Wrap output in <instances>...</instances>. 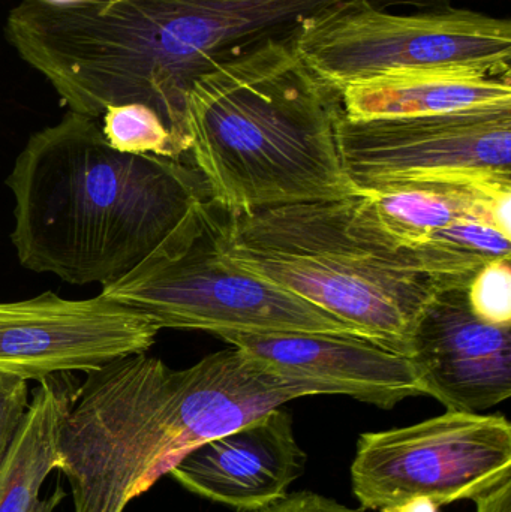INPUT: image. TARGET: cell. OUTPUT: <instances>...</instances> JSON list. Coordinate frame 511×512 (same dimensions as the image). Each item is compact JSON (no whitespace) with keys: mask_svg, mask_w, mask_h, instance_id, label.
<instances>
[{"mask_svg":"<svg viewBox=\"0 0 511 512\" xmlns=\"http://www.w3.org/2000/svg\"><path fill=\"white\" fill-rule=\"evenodd\" d=\"M444 0H23L6 20L18 56L69 111L101 120L108 107L152 108L189 152L186 98L195 81L312 21L360 6L437 9Z\"/></svg>","mask_w":511,"mask_h":512,"instance_id":"obj_1","label":"cell"},{"mask_svg":"<svg viewBox=\"0 0 511 512\" xmlns=\"http://www.w3.org/2000/svg\"><path fill=\"white\" fill-rule=\"evenodd\" d=\"M6 185L20 264L102 288L134 270L210 200L195 168L117 152L99 120L74 111L29 138Z\"/></svg>","mask_w":511,"mask_h":512,"instance_id":"obj_2","label":"cell"},{"mask_svg":"<svg viewBox=\"0 0 511 512\" xmlns=\"http://www.w3.org/2000/svg\"><path fill=\"white\" fill-rule=\"evenodd\" d=\"M270 41L195 81L186 98L189 153L228 213L357 197L336 143L339 93Z\"/></svg>","mask_w":511,"mask_h":512,"instance_id":"obj_3","label":"cell"},{"mask_svg":"<svg viewBox=\"0 0 511 512\" xmlns=\"http://www.w3.org/2000/svg\"><path fill=\"white\" fill-rule=\"evenodd\" d=\"M351 198L228 213L209 200L206 222L221 258L347 322L363 339L410 355L437 285L387 258L348 227Z\"/></svg>","mask_w":511,"mask_h":512,"instance_id":"obj_4","label":"cell"},{"mask_svg":"<svg viewBox=\"0 0 511 512\" xmlns=\"http://www.w3.org/2000/svg\"><path fill=\"white\" fill-rule=\"evenodd\" d=\"M207 203L101 294L144 313L159 330L362 337L326 310L221 258L207 228Z\"/></svg>","mask_w":511,"mask_h":512,"instance_id":"obj_5","label":"cell"},{"mask_svg":"<svg viewBox=\"0 0 511 512\" xmlns=\"http://www.w3.org/2000/svg\"><path fill=\"white\" fill-rule=\"evenodd\" d=\"M300 59L327 87L429 69L511 75V23L471 9L360 6L312 21L294 39Z\"/></svg>","mask_w":511,"mask_h":512,"instance_id":"obj_6","label":"cell"},{"mask_svg":"<svg viewBox=\"0 0 511 512\" xmlns=\"http://www.w3.org/2000/svg\"><path fill=\"white\" fill-rule=\"evenodd\" d=\"M511 480V426L503 415L447 411L414 426L363 433L351 486L368 511L425 501L443 507Z\"/></svg>","mask_w":511,"mask_h":512,"instance_id":"obj_7","label":"cell"},{"mask_svg":"<svg viewBox=\"0 0 511 512\" xmlns=\"http://www.w3.org/2000/svg\"><path fill=\"white\" fill-rule=\"evenodd\" d=\"M336 143L357 195L422 180L511 177V104L435 116L353 120Z\"/></svg>","mask_w":511,"mask_h":512,"instance_id":"obj_8","label":"cell"},{"mask_svg":"<svg viewBox=\"0 0 511 512\" xmlns=\"http://www.w3.org/2000/svg\"><path fill=\"white\" fill-rule=\"evenodd\" d=\"M159 331L144 313L104 294L66 300L47 291L0 303V372L26 381L93 372L119 358L146 354Z\"/></svg>","mask_w":511,"mask_h":512,"instance_id":"obj_9","label":"cell"},{"mask_svg":"<svg viewBox=\"0 0 511 512\" xmlns=\"http://www.w3.org/2000/svg\"><path fill=\"white\" fill-rule=\"evenodd\" d=\"M410 360L425 396L479 414L511 396V327L474 315L467 288L438 289L417 319Z\"/></svg>","mask_w":511,"mask_h":512,"instance_id":"obj_10","label":"cell"},{"mask_svg":"<svg viewBox=\"0 0 511 512\" xmlns=\"http://www.w3.org/2000/svg\"><path fill=\"white\" fill-rule=\"evenodd\" d=\"M510 212L511 177L422 180L351 198L348 227L390 259L423 274L417 255L435 234L479 219L510 237Z\"/></svg>","mask_w":511,"mask_h":512,"instance_id":"obj_11","label":"cell"},{"mask_svg":"<svg viewBox=\"0 0 511 512\" xmlns=\"http://www.w3.org/2000/svg\"><path fill=\"white\" fill-rule=\"evenodd\" d=\"M293 418L282 408L198 445L171 469L189 493L240 512H258L288 495L306 468Z\"/></svg>","mask_w":511,"mask_h":512,"instance_id":"obj_12","label":"cell"},{"mask_svg":"<svg viewBox=\"0 0 511 512\" xmlns=\"http://www.w3.org/2000/svg\"><path fill=\"white\" fill-rule=\"evenodd\" d=\"M216 337L264 361L281 375L318 382L378 408L425 396L413 361L371 340L329 333H236Z\"/></svg>","mask_w":511,"mask_h":512,"instance_id":"obj_13","label":"cell"},{"mask_svg":"<svg viewBox=\"0 0 511 512\" xmlns=\"http://www.w3.org/2000/svg\"><path fill=\"white\" fill-rule=\"evenodd\" d=\"M353 120L435 116L511 104V75L476 69H429L360 81L339 93Z\"/></svg>","mask_w":511,"mask_h":512,"instance_id":"obj_14","label":"cell"},{"mask_svg":"<svg viewBox=\"0 0 511 512\" xmlns=\"http://www.w3.org/2000/svg\"><path fill=\"white\" fill-rule=\"evenodd\" d=\"M80 382L72 373L38 381L29 408L0 468V512H53L65 492L39 499L48 475L59 471L60 435Z\"/></svg>","mask_w":511,"mask_h":512,"instance_id":"obj_15","label":"cell"},{"mask_svg":"<svg viewBox=\"0 0 511 512\" xmlns=\"http://www.w3.org/2000/svg\"><path fill=\"white\" fill-rule=\"evenodd\" d=\"M99 122L105 140L117 152L170 159L182 156L161 117L146 105L108 107Z\"/></svg>","mask_w":511,"mask_h":512,"instance_id":"obj_16","label":"cell"},{"mask_svg":"<svg viewBox=\"0 0 511 512\" xmlns=\"http://www.w3.org/2000/svg\"><path fill=\"white\" fill-rule=\"evenodd\" d=\"M467 297L477 318L511 327L510 258L495 259L480 268L468 285Z\"/></svg>","mask_w":511,"mask_h":512,"instance_id":"obj_17","label":"cell"},{"mask_svg":"<svg viewBox=\"0 0 511 512\" xmlns=\"http://www.w3.org/2000/svg\"><path fill=\"white\" fill-rule=\"evenodd\" d=\"M29 381L0 372V468L29 408Z\"/></svg>","mask_w":511,"mask_h":512,"instance_id":"obj_18","label":"cell"},{"mask_svg":"<svg viewBox=\"0 0 511 512\" xmlns=\"http://www.w3.org/2000/svg\"><path fill=\"white\" fill-rule=\"evenodd\" d=\"M258 512H368L365 508H348L335 499L312 492L293 493Z\"/></svg>","mask_w":511,"mask_h":512,"instance_id":"obj_19","label":"cell"},{"mask_svg":"<svg viewBox=\"0 0 511 512\" xmlns=\"http://www.w3.org/2000/svg\"><path fill=\"white\" fill-rule=\"evenodd\" d=\"M474 502L477 512H511V480Z\"/></svg>","mask_w":511,"mask_h":512,"instance_id":"obj_20","label":"cell"},{"mask_svg":"<svg viewBox=\"0 0 511 512\" xmlns=\"http://www.w3.org/2000/svg\"><path fill=\"white\" fill-rule=\"evenodd\" d=\"M438 510H440V507L431 504V502L417 501L390 512H438Z\"/></svg>","mask_w":511,"mask_h":512,"instance_id":"obj_21","label":"cell"},{"mask_svg":"<svg viewBox=\"0 0 511 512\" xmlns=\"http://www.w3.org/2000/svg\"><path fill=\"white\" fill-rule=\"evenodd\" d=\"M44 2L54 3V5H66V3L80 2V0H44Z\"/></svg>","mask_w":511,"mask_h":512,"instance_id":"obj_22","label":"cell"}]
</instances>
